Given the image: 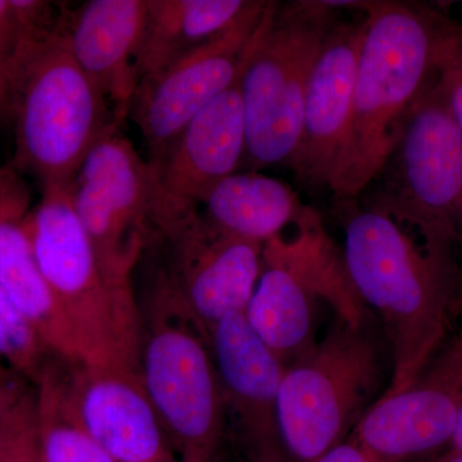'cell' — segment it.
<instances>
[{"instance_id": "6da1fadb", "label": "cell", "mask_w": 462, "mask_h": 462, "mask_svg": "<svg viewBox=\"0 0 462 462\" xmlns=\"http://www.w3.org/2000/svg\"><path fill=\"white\" fill-rule=\"evenodd\" d=\"M338 205L349 281L391 343L393 374L383 396H393L448 342L462 314L461 269L454 254L428 247L387 212L358 199Z\"/></svg>"}, {"instance_id": "7a4b0ae2", "label": "cell", "mask_w": 462, "mask_h": 462, "mask_svg": "<svg viewBox=\"0 0 462 462\" xmlns=\"http://www.w3.org/2000/svg\"><path fill=\"white\" fill-rule=\"evenodd\" d=\"M351 117L329 189L360 199L379 178L404 117L462 39V26L422 3L366 2Z\"/></svg>"}, {"instance_id": "3957f363", "label": "cell", "mask_w": 462, "mask_h": 462, "mask_svg": "<svg viewBox=\"0 0 462 462\" xmlns=\"http://www.w3.org/2000/svg\"><path fill=\"white\" fill-rule=\"evenodd\" d=\"M65 26L66 18L53 35L27 42L3 88V112L14 126V169L32 173L42 187H69L88 154L121 123L69 51Z\"/></svg>"}, {"instance_id": "277c9868", "label": "cell", "mask_w": 462, "mask_h": 462, "mask_svg": "<svg viewBox=\"0 0 462 462\" xmlns=\"http://www.w3.org/2000/svg\"><path fill=\"white\" fill-rule=\"evenodd\" d=\"M26 227L39 269L74 337L79 361L139 370L138 300L133 288L106 278L76 215L69 187H42Z\"/></svg>"}, {"instance_id": "5b68a950", "label": "cell", "mask_w": 462, "mask_h": 462, "mask_svg": "<svg viewBox=\"0 0 462 462\" xmlns=\"http://www.w3.org/2000/svg\"><path fill=\"white\" fill-rule=\"evenodd\" d=\"M139 314V374L173 454L180 462H214L226 422L208 334L160 266Z\"/></svg>"}, {"instance_id": "8992f818", "label": "cell", "mask_w": 462, "mask_h": 462, "mask_svg": "<svg viewBox=\"0 0 462 462\" xmlns=\"http://www.w3.org/2000/svg\"><path fill=\"white\" fill-rule=\"evenodd\" d=\"M336 11L328 2H269L240 78L243 162L252 171L287 163L296 151L307 84Z\"/></svg>"}, {"instance_id": "52a82bcc", "label": "cell", "mask_w": 462, "mask_h": 462, "mask_svg": "<svg viewBox=\"0 0 462 462\" xmlns=\"http://www.w3.org/2000/svg\"><path fill=\"white\" fill-rule=\"evenodd\" d=\"M380 178L365 203L387 212L431 249L462 248V132L442 69L404 117Z\"/></svg>"}, {"instance_id": "ba28073f", "label": "cell", "mask_w": 462, "mask_h": 462, "mask_svg": "<svg viewBox=\"0 0 462 462\" xmlns=\"http://www.w3.org/2000/svg\"><path fill=\"white\" fill-rule=\"evenodd\" d=\"M291 238L267 240L256 287L245 315L252 329L281 363L289 365L315 346L319 305L339 320L361 327L364 305L346 273L343 254L311 209Z\"/></svg>"}, {"instance_id": "9c48e42d", "label": "cell", "mask_w": 462, "mask_h": 462, "mask_svg": "<svg viewBox=\"0 0 462 462\" xmlns=\"http://www.w3.org/2000/svg\"><path fill=\"white\" fill-rule=\"evenodd\" d=\"M379 346L365 328L342 320L285 367L278 396L284 462H315L348 439L379 391Z\"/></svg>"}, {"instance_id": "30bf717a", "label": "cell", "mask_w": 462, "mask_h": 462, "mask_svg": "<svg viewBox=\"0 0 462 462\" xmlns=\"http://www.w3.org/2000/svg\"><path fill=\"white\" fill-rule=\"evenodd\" d=\"M72 205L106 278L133 288V273L153 238L147 161L117 132L93 148L69 185Z\"/></svg>"}, {"instance_id": "8fae6325", "label": "cell", "mask_w": 462, "mask_h": 462, "mask_svg": "<svg viewBox=\"0 0 462 462\" xmlns=\"http://www.w3.org/2000/svg\"><path fill=\"white\" fill-rule=\"evenodd\" d=\"M267 5L248 2L226 32L139 81L129 114L147 144L149 165L165 156L190 121L238 78Z\"/></svg>"}, {"instance_id": "7c38bea8", "label": "cell", "mask_w": 462, "mask_h": 462, "mask_svg": "<svg viewBox=\"0 0 462 462\" xmlns=\"http://www.w3.org/2000/svg\"><path fill=\"white\" fill-rule=\"evenodd\" d=\"M153 236L165 252L161 270L207 334L225 316L245 311L263 245L227 233L199 209Z\"/></svg>"}, {"instance_id": "4fadbf2b", "label": "cell", "mask_w": 462, "mask_h": 462, "mask_svg": "<svg viewBox=\"0 0 462 462\" xmlns=\"http://www.w3.org/2000/svg\"><path fill=\"white\" fill-rule=\"evenodd\" d=\"M242 71L190 121L165 156L153 165L148 163L153 234L162 233L199 211L209 190L236 173L245 161Z\"/></svg>"}, {"instance_id": "5bb4252c", "label": "cell", "mask_w": 462, "mask_h": 462, "mask_svg": "<svg viewBox=\"0 0 462 462\" xmlns=\"http://www.w3.org/2000/svg\"><path fill=\"white\" fill-rule=\"evenodd\" d=\"M462 401V330L410 387L374 402L351 439L379 462H406L448 446Z\"/></svg>"}, {"instance_id": "9a60e30c", "label": "cell", "mask_w": 462, "mask_h": 462, "mask_svg": "<svg viewBox=\"0 0 462 462\" xmlns=\"http://www.w3.org/2000/svg\"><path fill=\"white\" fill-rule=\"evenodd\" d=\"M223 391L225 422L242 462H284L278 421L285 366L236 312L208 331Z\"/></svg>"}, {"instance_id": "2e32d148", "label": "cell", "mask_w": 462, "mask_h": 462, "mask_svg": "<svg viewBox=\"0 0 462 462\" xmlns=\"http://www.w3.org/2000/svg\"><path fill=\"white\" fill-rule=\"evenodd\" d=\"M66 388L81 427L117 462H180L139 370L69 361Z\"/></svg>"}, {"instance_id": "e0dca14e", "label": "cell", "mask_w": 462, "mask_h": 462, "mask_svg": "<svg viewBox=\"0 0 462 462\" xmlns=\"http://www.w3.org/2000/svg\"><path fill=\"white\" fill-rule=\"evenodd\" d=\"M365 30V17L358 23L337 21L312 67L300 139L287 162L297 180L307 187H329L351 117Z\"/></svg>"}, {"instance_id": "ac0fdd59", "label": "cell", "mask_w": 462, "mask_h": 462, "mask_svg": "<svg viewBox=\"0 0 462 462\" xmlns=\"http://www.w3.org/2000/svg\"><path fill=\"white\" fill-rule=\"evenodd\" d=\"M148 0H90L67 8L66 39L78 65L124 120L139 84L135 69Z\"/></svg>"}, {"instance_id": "d6986e66", "label": "cell", "mask_w": 462, "mask_h": 462, "mask_svg": "<svg viewBox=\"0 0 462 462\" xmlns=\"http://www.w3.org/2000/svg\"><path fill=\"white\" fill-rule=\"evenodd\" d=\"M30 191L14 167L0 169V287L32 322L54 355L79 361L62 310L36 263L27 233Z\"/></svg>"}, {"instance_id": "ffe728a7", "label": "cell", "mask_w": 462, "mask_h": 462, "mask_svg": "<svg viewBox=\"0 0 462 462\" xmlns=\"http://www.w3.org/2000/svg\"><path fill=\"white\" fill-rule=\"evenodd\" d=\"M202 205L218 227L261 245L282 236L288 225L297 226L311 211L288 184L254 171L227 176Z\"/></svg>"}, {"instance_id": "44dd1931", "label": "cell", "mask_w": 462, "mask_h": 462, "mask_svg": "<svg viewBox=\"0 0 462 462\" xmlns=\"http://www.w3.org/2000/svg\"><path fill=\"white\" fill-rule=\"evenodd\" d=\"M247 5L245 0H148L135 60L139 81L226 32Z\"/></svg>"}, {"instance_id": "7402d4cb", "label": "cell", "mask_w": 462, "mask_h": 462, "mask_svg": "<svg viewBox=\"0 0 462 462\" xmlns=\"http://www.w3.org/2000/svg\"><path fill=\"white\" fill-rule=\"evenodd\" d=\"M69 361L56 357L36 385L41 462H117L81 427L66 388Z\"/></svg>"}, {"instance_id": "603a6c76", "label": "cell", "mask_w": 462, "mask_h": 462, "mask_svg": "<svg viewBox=\"0 0 462 462\" xmlns=\"http://www.w3.org/2000/svg\"><path fill=\"white\" fill-rule=\"evenodd\" d=\"M0 357L36 388L58 357L0 287Z\"/></svg>"}, {"instance_id": "cb8c5ba5", "label": "cell", "mask_w": 462, "mask_h": 462, "mask_svg": "<svg viewBox=\"0 0 462 462\" xmlns=\"http://www.w3.org/2000/svg\"><path fill=\"white\" fill-rule=\"evenodd\" d=\"M36 415V388L0 357V430Z\"/></svg>"}, {"instance_id": "d4e9b609", "label": "cell", "mask_w": 462, "mask_h": 462, "mask_svg": "<svg viewBox=\"0 0 462 462\" xmlns=\"http://www.w3.org/2000/svg\"><path fill=\"white\" fill-rule=\"evenodd\" d=\"M26 33L18 17L14 0H0V100L5 79L25 47Z\"/></svg>"}, {"instance_id": "484cf974", "label": "cell", "mask_w": 462, "mask_h": 462, "mask_svg": "<svg viewBox=\"0 0 462 462\" xmlns=\"http://www.w3.org/2000/svg\"><path fill=\"white\" fill-rule=\"evenodd\" d=\"M0 462H41L36 416L0 430Z\"/></svg>"}, {"instance_id": "4316f807", "label": "cell", "mask_w": 462, "mask_h": 462, "mask_svg": "<svg viewBox=\"0 0 462 462\" xmlns=\"http://www.w3.org/2000/svg\"><path fill=\"white\" fill-rule=\"evenodd\" d=\"M442 71L448 88L452 111L462 132V41L449 51L443 63Z\"/></svg>"}, {"instance_id": "83f0119b", "label": "cell", "mask_w": 462, "mask_h": 462, "mask_svg": "<svg viewBox=\"0 0 462 462\" xmlns=\"http://www.w3.org/2000/svg\"><path fill=\"white\" fill-rule=\"evenodd\" d=\"M315 462H379L369 452L365 451L363 447L348 438L345 442L334 447L327 454L322 455Z\"/></svg>"}, {"instance_id": "f1b7e54d", "label": "cell", "mask_w": 462, "mask_h": 462, "mask_svg": "<svg viewBox=\"0 0 462 462\" xmlns=\"http://www.w3.org/2000/svg\"><path fill=\"white\" fill-rule=\"evenodd\" d=\"M447 447H448V451L446 454L462 455V401L460 410H458L457 424H456L454 436H452Z\"/></svg>"}, {"instance_id": "f546056e", "label": "cell", "mask_w": 462, "mask_h": 462, "mask_svg": "<svg viewBox=\"0 0 462 462\" xmlns=\"http://www.w3.org/2000/svg\"><path fill=\"white\" fill-rule=\"evenodd\" d=\"M438 462H462V455L445 454Z\"/></svg>"}, {"instance_id": "4dcf8cb0", "label": "cell", "mask_w": 462, "mask_h": 462, "mask_svg": "<svg viewBox=\"0 0 462 462\" xmlns=\"http://www.w3.org/2000/svg\"><path fill=\"white\" fill-rule=\"evenodd\" d=\"M3 116H5V112H3L2 100H0V118H2Z\"/></svg>"}, {"instance_id": "1f68e13d", "label": "cell", "mask_w": 462, "mask_h": 462, "mask_svg": "<svg viewBox=\"0 0 462 462\" xmlns=\"http://www.w3.org/2000/svg\"><path fill=\"white\" fill-rule=\"evenodd\" d=\"M39 456H41V455H39Z\"/></svg>"}]
</instances>
